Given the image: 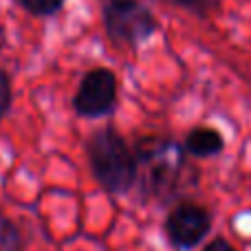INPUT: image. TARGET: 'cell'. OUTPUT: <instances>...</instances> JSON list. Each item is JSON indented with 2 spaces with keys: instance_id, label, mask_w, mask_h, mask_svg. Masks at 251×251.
<instances>
[{
  "instance_id": "7",
  "label": "cell",
  "mask_w": 251,
  "mask_h": 251,
  "mask_svg": "<svg viewBox=\"0 0 251 251\" xmlns=\"http://www.w3.org/2000/svg\"><path fill=\"white\" fill-rule=\"evenodd\" d=\"M0 251H22L20 231L0 212Z\"/></svg>"
},
{
  "instance_id": "8",
  "label": "cell",
  "mask_w": 251,
  "mask_h": 251,
  "mask_svg": "<svg viewBox=\"0 0 251 251\" xmlns=\"http://www.w3.org/2000/svg\"><path fill=\"white\" fill-rule=\"evenodd\" d=\"M25 11H29L31 16H55L62 7H64V0H18Z\"/></svg>"
},
{
  "instance_id": "5",
  "label": "cell",
  "mask_w": 251,
  "mask_h": 251,
  "mask_svg": "<svg viewBox=\"0 0 251 251\" xmlns=\"http://www.w3.org/2000/svg\"><path fill=\"white\" fill-rule=\"evenodd\" d=\"M209 227H212V218L207 209L194 203H181L170 212L165 221V234L174 247L192 249L207 236Z\"/></svg>"
},
{
  "instance_id": "9",
  "label": "cell",
  "mask_w": 251,
  "mask_h": 251,
  "mask_svg": "<svg viewBox=\"0 0 251 251\" xmlns=\"http://www.w3.org/2000/svg\"><path fill=\"white\" fill-rule=\"evenodd\" d=\"M9 106H11V79L4 69H0V122L4 119Z\"/></svg>"
},
{
  "instance_id": "3",
  "label": "cell",
  "mask_w": 251,
  "mask_h": 251,
  "mask_svg": "<svg viewBox=\"0 0 251 251\" xmlns=\"http://www.w3.org/2000/svg\"><path fill=\"white\" fill-rule=\"evenodd\" d=\"M101 18L108 38L117 44L134 47L156 31L154 16L139 0H101Z\"/></svg>"
},
{
  "instance_id": "6",
  "label": "cell",
  "mask_w": 251,
  "mask_h": 251,
  "mask_svg": "<svg viewBox=\"0 0 251 251\" xmlns=\"http://www.w3.org/2000/svg\"><path fill=\"white\" fill-rule=\"evenodd\" d=\"M223 146L225 141L214 128H194L185 139V152L192 156H214L223 150Z\"/></svg>"
},
{
  "instance_id": "2",
  "label": "cell",
  "mask_w": 251,
  "mask_h": 251,
  "mask_svg": "<svg viewBox=\"0 0 251 251\" xmlns=\"http://www.w3.org/2000/svg\"><path fill=\"white\" fill-rule=\"evenodd\" d=\"M181 165V148L168 139H143L137 146V172L143 170L146 187L152 194L163 196L172 190Z\"/></svg>"
},
{
  "instance_id": "10",
  "label": "cell",
  "mask_w": 251,
  "mask_h": 251,
  "mask_svg": "<svg viewBox=\"0 0 251 251\" xmlns=\"http://www.w3.org/2000/svg\"><path fill=\"white\" fill-rule=\"evenodd\" d=\"M168 2L183 7V9H190L194 13H207L209 9L216 7V0H168Z\"/></svg>"
},
{
  "instance_id": "11",
  "label": "cell",
  "mask_w": 251,
  "mask_h": 251,
  "mask_svg": "<svg viewBox=\"0 0 251 251\" xmlns=\"http://www.w3.org/2000/svg\"><path fill=\"white\" fill-rule=\"evenodd\" d=\"M203 251H236L234 247H231L227 240H223V238H216V240H212V243L207 245Z\"/></svg>"
},
{
  "instance_id": "1",
  "label": "cell",
  "mask_w": 251,
  "mask_h": 251,
  "mask_svg": "<svg viewBox=\"0 0 251 251\" xmlns=\"http://www.w3.org/2000/svg\"><path fill=\"white\" fill-rule=\"evenodd\" d=\"M86 156L97 183L110 194H126L137 181V154L113 128H101L88 137Z\"/></svg>"
},
{
  "instance_id": "4",
  "label": "cell",
  "mask_w": 251,
  "mask_h": 251,
  "mask_svg": "<svg viewBox=\"0 0 251 251\" xmlns=\"http://www.w3.org/2000/svg\"><path fill=\"white\" fill-rule=\"evenodd\" d=\"M117 101V77L110 69H93L79 82L73 108L79 117L97 119L113 110Z\"/></svg>"
}]
</instances>
